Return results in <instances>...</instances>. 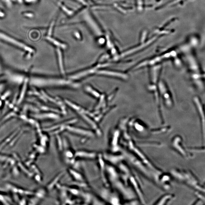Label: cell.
Wrapping results in <instances>:
<instances>
[{"label":"cell","instance_id":"cell-9","mask_svg":"<svg viewBox=\"0 0 205 205\" xmlns=\"http://www.w3.org/2000/svg\"><path fill=\"white\" fill-rule=\"evenodd\" d=\"M98 41L99 43L102 44L104 42V39L103 38H100L99 40Z\"/></svg>","mask_w":205,"mask_h":205},{"label":"cell","instance_id":"cell-1","mask_svg":"<svg viewBox=\"0 0 205 205\" xmlns=\"http://www.w3.org/2000/svg\"><path fill=\"white\" fill-rule=\"evenodd\" d=\"M173 175L180 181L185 183L192 188L200 192H205L204 186H202L198 179L191 171L186 170H173Z\"/></svg>","mask_w":205,"mask_h":205},{"label":"cell","instance_id":"cell-2","mask_svg":"<svg viewBox=\"0 0 205 205\" xmlns=\"http://www.w3.org/2000/svg\"><path fill=\"white\" fill-rule=\"evenodd\" d=\"M178 141L177 142V143L174 141V144H174V146L175 147L174 148L183 157L185 158L189 157V153L186 151V150H185V149L183 147L182 144H182V142H181L182 139L180 137H178Z\"/></svg>","mask_w":205,"mask_h":205},{"label":"cell","instance_id":"cell-6","mask_svg":"<svg viewBox=\"0 0 205 205\" xmlns=\"http://www.w3.org/2000/svg\"><path fill=\"white\" fill-rule=\"evenodd\" d=\"M54 21L51 24V25L50 27L49 28V30L48 34L49 36H50L51 34H52L53 27V26H54Z\"/></svg>","mask_w":205,"mask_h":205},{"label":"cell","instance_id":"cell-3","mask_svg":"<svg viewBox=\"0 0 205 205\" xmlns=\"http://www.w3.org/2000/svg\"><path fill=\"white\" fill-rule=\"evenodd\" d=\"M84 19L88 23V24L90 25V26L92 27V28L93 30H95V32L97 34H100V33L101 34V32H100V30H99L98 27L97 26V24L95 23V22L93 20L91 16L88 14H86L85 15Z\"/></svg>","mask_w":205,"mask_h":205},{"label":"cell","instance_id":"cell-8","mask_svg":"<svg viewBox=\"0 0 205 205\" xmlns=\"http://www.w3.org/2000/svg\"><path fill=\"white\" fill-rule=\"evenodd\" d=\"M77 1L80 2L82 4H83L84 5H88L86 1H85L84 0H77Z\"/></svg>","mask_w":205,"mask_h":205},{"label":"cell","instance_id":"cell-7","mask_svg":"<svg viewBox=\"0 0 205 205\" xmlns=\"http://www.w3.org/2000/svg\"><path fill=\"white\" fill-rule=\"evenodd\" d=\"M74 35H75V36L78 39H80L81 38V36H80V34H79V32H75L74 33Z\"/></svg>","mask_w":205,"mask_h":205},{"label":"cell","instance_id":"cell-5","mask_svg":"<svg viewBox=\"0 0 205 205\" xmlns=\"http://www.w3.org/2000/svg\"><path fill=\"white\" fill-rule=\"evenodd\" d=\"M58 5H59L61 8L66 13H67L68 15H71L73 14V12L72 11L70 10H68V8H67L65 7L63 5H62V4H61L60 3V2H58Z\"/></svg>","mask_w":205,"mask_h":205},{"label":"cell","instance_id":"cell-4","mask_svg":"<svg viewBox=\"0 0 205 205\" xmlns=\"http://www.w3.org/2000/svg\"><path fill=\"white\" fill-rule=\"evenodd\" d=\"M46 38L50 42H51V43L54 44V45L57 46L59 47H61L63 49H65L66 48L67 46L64 44L60 42H58L57 40H56L54 39L53 38L49 36H48L46 37Z\"/></svg>","mask_w":205,"mask_h":205}]
</instances>
